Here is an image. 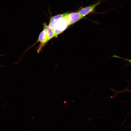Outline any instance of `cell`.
<instances>
[{"mask_svg": "<svg viewBox=\"0 0 131 131\" xmlns=\"http://www.w3.org/2000/svg\"><path fill=\"white\" fill-rule=\"evenodd\" d=\"M67 14L68 13H66L58 21L53 29L54 37H56L62 33L69 26Z\"/></svg>", "mask_w": 131, "mask_h": 131, "instance_id": "obj_1", "label": "cell"}, {"mask_svg": "<svg viewBox=\"0 0 131 131\" xmlns=\"http://www.w3.org/2000/svg\"><path fill=\"white\" fill-rule=\"evenodd\" d=\"M100 1L85 7L81 8L79 10L78 12L83 17L95 11L97 6L101 3Z\"/></svg>", "mask_w": 131, "mask_h": 131, "instance_id": "obj_2", "label": "cell"}, {"mask_svg": "<svg viewBox=\"0 0 131 131\" xmlns=\"http://www.w3.org/2000/svg\"><path fill=\"white\" fill-rule=\"evenodd\" d=\"M114 57H118V58H121L123 59L124 60H126V61H127L128 62H129L130 63L129 64H131V59H126V58H122V57H120L119 56H114Z\"/></svg>", "mask_w": 131, "mask_h": 131, "instance_id": "obj_7", "label": "cell"}, {"mask_svg": "<svg viewBox=\"0 0 131 131\" xmlns=\"http://www.w3.org/2000/svg\"><path fill=\"white\" fill-rule=\"evenodd\" d=\"M66 13L57 15L51 17L49 21V26L52 30L55 27L58 21Z\"/></svg>", "mask_w": 131, "mask_h": 131, "instance_id": "obj_4", "label": "cell"}, {"mask_svg": "<svg viewBox=\"0 0 131 131\" xmlns=\"http://www.w3.org/2000/svg\"><path fill=\"white\" fill-rule=\"evenodd\" d=\"M49 40L47 37L43 30L40 34L38 41L41 43L40 46L38 50L39 52L43 46Z\"/></svg>", "mask_w": 131, "mask_h": 131, "instance_id": "obj_5", "label": "cell"}, {"mask_svg": "<svg viewBox=\"0 0 131 131\" xmlns=\"http://www.w3.org/2000/svg\"></svg>", "mask_w": 131, "mask_h": 131, "instance_id": "obj_8", "label": "cell"}, {"mask_svg": "<svg viewBox=\"0 0 131 131\" xmlns=\"http://www.w3.org/2000/svg\"><path fill=\"white\" fill-rule=\"evenodd\" d=\"M44 29L45 33L49 40L53 37L54 33L53 30L51 29L49 25L46 24H43Z\"/></svg>", "mask_w": 131, "mask_h": 131, "instance_id": "obj_6", "label": "cell"}, {"mask_svg": "<svg viewBox=\"0 0 131 131\" xmlns=\"http://www.w3.org/2000/svg\"><path fill=\"white\" fill-rule=\"evenodd\" d=\"M67 16L69 26L74 24L83 18L78 12L68 13Z\"/></svg>", "mask_w": 131, "mask_h": 131, "instance_id": "obj_3", "label": "cell"}]
</instances>
